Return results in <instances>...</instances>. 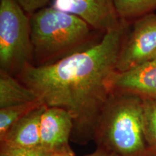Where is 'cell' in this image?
<instances>
[{"mask_svg": "<svg viewBox=\"0 0 156 156\" xmlns=\"http://www.w3.org/2000/svg\"><path fill=\"white\" fill-rule=\"evenodd\" d=\"M128 29L123 20L98 44L54 63L30 64L19 75L46 107L69 113L73 122L70 140L75 143L84 145L93 140L99 117L114 91L117 62Z\"/></svg>", "mask_w": 156, "mask_h": 156, "instance_id": "obj_1", "label": "cell"}, {"mask_svg": "<svg viewBox=\"0 0 156 156\" xmlns=\"http://www.w3.org/2000/svg\"><path fill=\"white\" fill-rule=\"evenodd\" d=\"M54 156H75V155L73 150H72V148L69 145L64 148L62 151L54 153Z\"/></svg>", "mask_w": 156, "mask_h": 156, "instance_id": "obj_17", "label": "cell"}, {"mask_svg": "<svg viewBox=\"0 0 156 156\" xmlns=\"http://www.w3.org/2000/svg\"><path fill=\"white\" fill-rule=\"evenodd\" d=\"M114 90L132 93L142 98H156V60H150L124 73H117Z\"/></svg>", "mask_w": 156, "mask_h": 156, "instance_id": "obj_8", "label": "cell"}, {"mask_svg": "<svg viewBox=\"0 0 156 156\" xmlns=\"http://www.w3.org/2000/svg\"><path fill=\"white\" fill-rule=\"evenodd\" d=\"M156 51V14L135 20L124 41L117 62L118 73L132 69L152 59Z\"/></svg>", "mask_w": 156, "mask_h": 156, "instance_id": "obj_5", "label": "cell"}, {"mask_svg": "<svg viewBox=\"0 0 156 156\" xmlns=\"http://www.w3.org/2000/svg\"><path fill=\"white\" fill-rule=\"evenodd\" d=\"M73 131V119L67 111L46 107L41 117V147L54 153L62 151L69 146Z\"/></svg>", "mask_w": 156, "mask_h": 156, "instance_id": "obj_7", "label": "cell"}, {"mask_svg": "<svg viewBox=\"0 0 156 156\" xmlns=\"http://www.w3.org/2000/svg\"><path fill=\"white\" fill-rule=\"evenodd\" d=\"M51 7L75 15L91 28L105 33L123 21L117 14L114 0H52Z\"/></svg>", "mask_w": 156, "mask_h": 156, "instance_id": "obj_6", "label": "cell"}, {"mask_svg": "<svg viewBox=\"0 0 156 156\" xmlns=\"http://www.w3.org/2000/svg\"><path fill=\"white\" fill-rule=\"evenodd\" d=\"M151 60H156V51H155V53L154 54V55L153 56V57H152V59Z\"/></svg>", "mask_w": 156, "mask_h": 156, "instance_id": "obj_18", "label": "cell"}, {"mask_svg": "<svg viewBox=\"0 0 156 156\" xmlns=\"http://www.w3.org/2000/svg\"><path fill=\"white\" fill-rule=\"evenodd\" d=\"M85 156H119L117 154L112 153V152H110L108 151H106V150L103 149V148L97 147V149L93 152V153L88 154V155H86Z\"/></svg>", "mask_w": 156, "mask_h": 156, "instance_id": "obj_16", "label": "cell"}, {"mask_svg": "<svg viewBox=\"0 0 156 156\" xmlns=\"http://www.w3.org/2000/svg\"><path fill=\"white\" fill-rule=\"evenodd\" d=\"M40 101L33 90L14 76L0 72V108Z\"/></svg>", "mask_w": 156, "mask_h": 156, "instance_id": "obj_10", "label": "cell"}, {"mask_svg": "<svg viewBox=\"0 0 156 156\" xmlns=\"http://www.w3.org/2000/svg\"><path fill=\"white\" fill-rule=\"evenodd\" d=\"M93 141L119 156H155L145 137L142 98L114 90L98 121Z\"/></svg>", "mask_w": 156, "mask_h": 156, "instance_id": "obj_2", "label": "cell"}, {"mask_svg": "<svg viewBox=\"0 0 156 156\" xmlns=\"http://www.w3.org/2000/svg\"><path fill=\"white\" fill-rule=\"evenodd\" d=\"M115 9L120 19L128 21L153 12L156 0H114Z\"/></svg>", "mask_w": 156, "mask_h": 156, "instance_id": "obj_11", "label": "cell"}, {"mask_svg": "<svg viewBox=\"0 0 156 156\" xmlns=\"http://www.w3.org/2000/svg\"><path fill=\"white\" fill-rule=\"evenodd\" d=\"M52 152L39 147L36 148H17L0 147V156H54Z\"/></svg>", "mask_w": 156, "mask_h": 156, "instance_id": "obj_14", "label": "cell"}, {"mask_svg": "<svg viewBox=\"0 0 156 156\" xmlns=\"http://www.w3.org/2000/svg\"><path fill=\"white\" fill-rule=\"evenodd\" d=\"M46 106L41 105L17 122L0 137V147L36 148L40 146L41 117Z\"/></svg>", "mask_w": 156, "mask_h": 156, "instance_id": "obj_9", "label": "cell"}, {"mask_svg": "<svg viewBox=\"0 0 156 156\" xmlns=\"http://www.w3.org/2000/svg\"><path fill=\"white\" fill-rule=\"evenodd\" d=\"M143 123L146 140L156 156V98H142Z\"/></svg>", "mask_w": 156, "mask_h": 156, "instance_id": "obj_13", "label": "cell"}, {"mask_svg": "<svg viewBox=\"0 0 156 156\" xmlns=\"http://www.w3.org/2000/svg\"><path fill=\"white\" fill-rule=\"evenodd\" d=\"M27 14L33 15L47 4L49 0H16Z\"/></svg>", "mask_w": 156, "mask_h": 156, "instance_id": "obj_15", "label": "cell"}, {"mask_svg": "<svg viewBox=\"0 0 156 156\" xmlns=\"http://www.w3.org/2000/svg\"><path fill=\"white\" fill-rule=\"evenodd\" d=\"M42 104L41 101H36L0 108V137L23 116Z\"/></svg>", "mask_w": 156, "mask_h": 156, "instance_id": "obj_12", "label": "cell"}, {"mask_svg": "<svg viewBox=\"0 0 156 156\" xmlns=\"http://www.w3.org/2000/svg\"></svg>", "mask_w": 156, "mask_h": 156, "instance_id": "obj_19", "label": "cell"}, {"mask_svg": "<svg viewBox=\"0 0 156 156\" xmlns=\"http://www.w3.org/2000/svg\"><path fill=\"white\" fill-rule=\"evenodd\" d=\"M30 19L34 57L38 66L54 63L80 51L90 35L85 21L51 7L39 9Z\"/></svg>", "mask_w": 156, "mask_h": 156, "instance_id": "obj_3", "label": "cell"}, {"mask_svg": "<svg viewBox=\"0 0 156 156\" xmlns=\"http://www.w3.org/2000/svg\"><path fill=\"white\" fill-rule=\"evenodd\" d=\"M34 58L30 17L16 0H0V69L20 75Z\"/></svg>", "mask_w": 156, "mask_h": 156, "instance_id": "obj_4", "label": "cell"}]
</instances>
